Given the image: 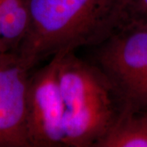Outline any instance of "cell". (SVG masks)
Masks as SVG:
<instances>
[{"instance_id": "obj_9", "label": "cell", "mask_w": 147, "mask_h": 147, "mask_svg": "<svg viewBox=\"0 0 147 147\" xmlns=\"http://www.w3.org/2000/svg\"><path fill=\"white\" fill-rule=\"evenodd\" d=\"M5 46L3 41V38H2V31H1V24H0V53H6Z\"/></svg>"}, {"instance_id": "obj_8", "label": "cell", "mask_w": 147, "mask_h": 147, "mask_svg": "<svg viewBox=\"0 0 147 147\" xmlns=\"http://www.w3.org/2000/svg\"><path fill=\"white\" fill-rule=\"evenodd\" d=\"M131 19L147 23V0H127Z\"/></svg>"}, {"instance_id": "obj_4", "label": "cell", "mask_w": 147, "mask_h": 147, "mask_svg": "<svg viewBox=\"0 0 147 147\" xmlns=\"http://www.w3.org/2000/svg\"><path fill=\"white\" fill-rule=\"evenodd\" d=\"M60 56L30 74L27 91V132L30 147L65 146V106L59 82Z\"/></svg>"}, {"instance_id": "obj_1", "label": "cell", "mask_w": 147, "mask_h": 147, "mask_svg": "<svg viewBox=\"0 0 147 147\" xmlns=\"http://www.w3.org/2000/svg\"><path fill=\"white\" fill-rule=\"evenodd\" d=\"M131 20L127 0H30L28 30L16 53L33 69L53 57L98 46Z\"/></svg>"}, {"instance_id": "obj_7", "label": "cell", "mask_w": 147, "mask_h": 147, "mask_svg": "<svg viewBox=\"0 0 147 147\" xmlns=\"http://www.w3.org/2000/svg\"><path fill=\"white\" fill-rule=\"evenodd\" d=\"M97 147H147V109L122 116Z\"/></svg>"}, {"instance_id": "obj_6", "label": "cell", "mask_w": 147, "mask_h": 147, "mask_svg": "<svg viewBox=\"0 0 147 147\" xmlns=\"http://www.w3.org/2000/svg\"><path fill=\"white\" fill-rule=\"evenodd\" d=\"M30 0H0L2 38L7 52H16L26 34Z\"/></svg>"}, {"instance_id": "obj_3", "label": "cell", "mask_w": 147, "mask_h": 147, "mask_svg": "<svg viewBox=\"0 0 147 147\" xmlns=\"http://www.w3.org/2000/svg\"><path fill=\"white\" fill-rule=\"evenodd\" d=\"M94 48L96 65L120 99L123 115L147 109V23L132 19Z\"/></svg>"}, {"instance_id": "obj_5", "label": "cell", "mask_w": 147, "mask_h": 147, "mask_svg": "<svg viewBox=\"0 0 147 147\" xmlns=\"http://www.w3.org/2000/svg\"><path fill=\"white\" fill-rule=\"evenodd\" d=\"M31 70L16 52L0 53V147H30L27 91Z\"/></svg>"}, {"instance_id": "obj_2", "label": "cell", "mask_w": 147, "mask_h": 147, "mask_svg": "<svg viewBox=\"0 0 147 147\" xmlns=\"http://www.w3.org/2000/svg\"><path fill=\"white\" fill-rule=\"evenodd\" d=\"M65 147H97L123 115L110 80L92 61L71 52L60 56Z\"/></svg>"}]
</instances>
